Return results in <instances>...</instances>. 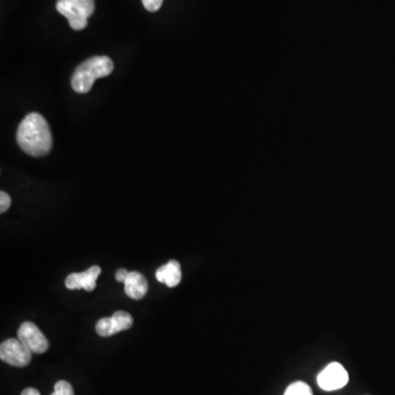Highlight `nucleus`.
I'll use <instances>...</instances> for the list:
<instances>
[{"instance_id":"obj_6","label":"nucleus","mask_w":395,"mask_h":395,"mask_svg":"<svg viewBox=\"0 0 395 395\" xmlns=\"http://www.w3.org/2000/svg\"><path fill=\"white\" fill-rule=\"evenodd\" d=\"M348 381V373L338 362H331L317 375V385L325 391L339 390L344 388Z\"/></svg>"},{"instance_id":"obj_10","label":"nucleus","mask_w":395,"mask_h":395,"mask_svg":"<svg viewBox=\"0 0 395 395\" xmlns=\"http://www.w3.org/2000/svg\"><path fill=\"white\" fill-rule=\"evenodd\" d=\"M156 279L159 282L165 283L169 288L178 286L181 281L180 264L177 260H171L168 264L161 266L156 271Z\"/></svg>"},{"instance_id":"obj_3","label":"nucleus","mask_w":395,"mask_h":395,"mask_svg":"<svg viewBox=\"0 0 395 395\" xmlns=\"http://www.w3.org/2000/svg\"><path fill=\"white\" fill-rule=\"evenodd\" d=\"M57 10L69 20L71 28L82 30L94 13V0H57Z\"/></svg>"},{"instance_id":"obj_13","label":"nucleus","mask_w":395,"mask_h":395,"mask_svg":"<svg viewBox=\"0 0 395 395\" xmlns=\"http://www.w3.org/2000/svg\"><path fill=\"white\" fill-rule=\"evenodd\" d=\"M163 1L164 0H142L146 10L151 11V13L159 10L163 5Z\"/></svg>"},{"instance_id":"obj_11","label":"nucleus","mask_w":395,"mask_h":395,"mask_svg":"<svg viewBox=\"0 0 395 395\" xmlns=\"http://www.w3.org/2000/svg\"><path fill=\"white\" fill-rule=\"evenodd\" d=\"M285 395H313L309 385L298 381L289 385Z\"/></svg>"},{"instance_id":"obj_16","label":"nucleus","mask_w":395,"mask_h":395,"mask_svg":"<svg viewBox=\"0 0 395 395\" xmlns=\"http://www.w3.org/2000/svg\"><path fill=\"white\" fill-rule=\"evenodd\" d=\"M21 395H41L40 392H38L36 389L34 388H28L26 390H23Z\"/></svg>"},{"instance_id":"obj_7","label":"nucleus","mask_w":395,"mask_h":395,"mask_svg":"<svg viewBox=\"0 0 395 395\" xmlns=\"http://www.w3.org/2000/svg\"><path fill=\"white\" fill-rule=\"evenodd\" d=\"M133 317L130 313L117 311L111 317L100 319L96 324V331L101 337H110L119 331H128L132 327Z\"/></svg>"},{"instance_id":"obj_2","label":"nucleus","mask_w":395,"mask_h":395,"mask_svg":"<svg viewBox=\"0 0 395 395\" xmlns=\"http://www.w3.org/2000/svg\"><path fill=\"white\" fill-rule=\"evenodd\" d=\"M113 59L108 57L88 59L75 69L72 77V88L78 94H87L98 78L109 76L113 72Z\"/></svg>"},{"instance_id":"obj_1","label":"nucleus","mask_w":395,"mask_h":395,"mask_svg":"<svg viewBox=\"0 0 395 395\" xmlns=\"http://www.w3.org/2000/svg\"><path fill=\"white\" fill-rule=\"evenodd\" d=\"M17 142L24 153L41 157L51 152L53 140L45 119L38 113H30L23 119L17 131Z\"/></svg>"},{"instance_id":"obj_14","label":"nucleus","mask_w":395,"mask_h":395,"mask_svg":"<svg viewBox=\"0 0 395 395\" xmlns=\"http://www.w3.org/2000/svg\"><path fill=\"white\" fill-rule=\"evenodd\" d=\"M11 199L5 192H0V212L5 213L10 208Z\"/></svg>"},{"instance_id":"obj_12","label":"nucleus","mask_w":395,"mask_h":395,"mask_svg":"<svg viewBox=\"0 0 395 395\" xmlns=\"http://www.w3.org/2000/svg\"><path fill=\"white\" fill-rule=\"evenodd\" d=\"M51 395H75L71 383L65 380L59 381L54 385V392Z\"/></svg>"},{"instance_id":"obj_4","label":"nucleus","mask_w":395,"mask_h":395,"mask_svg":"<svg viewBox=\"0 0 395 395\" xmlns=\"http://www.w3.org/2000/svg\"><path fill=\"white\" fill-rule=\"evenodd\" d=\"M0 359L13 367H26L32 359V352L18 338H9L0 345Z\"/></svg>"},{"instance_id":"obj_9","label":"nucleus","mask_w":395,"mask_h":395,"mask_svg":"<svg viewBox=\"0 0 395 395\" xmlns=\"http://www.w3.org/2000/svg\"><path fill=\"white\" fill-rule=\"evenodd\" d=\"M148 283L142 273L132 271L124 281V291L127 296L133 300H141L148 294Z\"/></svg>"},{"instance_id":"obj_5","label":"nucleus","mask_w":395,"mask_h":395,"mask_svg":"<svg viewBox=\"0 0 395 395\" xmlns=\"http://www.w3.org/2000/svg\"><path fill=\"white\" fill-rule=\"evenodd\" d=\"M18 339L34 354H44L49 350V340L36 324L24 322L18 329Z\"/></svg>"},{"instance_id":"obj_15","label":"nucleus","mask_w":395,"mask_h":395,"mask_svg":"<svg viewBox=\"0 0 395 395\" xmlns=\"http://www.w3.org/2000/svg\"><path fill=\"white\" fill-rule=\"evenodd\" d=\"M129 273H128V271L120 269V271H117V273H115V279H117V281H119V282L124 283L125 279L128 277Z\"/></svg>"},{"instance_id":"obj_8","label":"nucleus","mask_w":395,"mask_h":395,"mask_svg":"<svg viewBox=\"0 0 395 395\" xmlns=\"http://www.w3.org/2000/svg\"><path fill=\"white\" fill-rule=\"evenodd\" d=\"M101 273V268L99 266H92L84 273H74L67 277L65 280V286L69 290H78L84 289L86 291H92L96 288V281Z\"/></svg>"}]
</instances>
